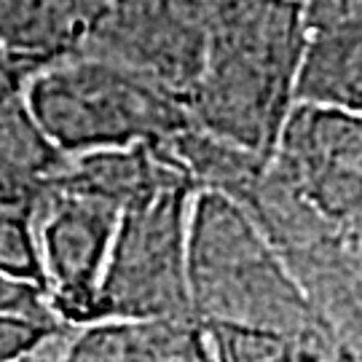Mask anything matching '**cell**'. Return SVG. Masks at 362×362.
<instances>
[{
	"instance_id": "6da1fadb",
	"label": "cell",
	"mask_w": 362,
	"mask_h": 362,
	"mask_svg": "<svg viewBox=\"0 0 362 362\" xmlns=\"http://www.w3.org/2000/svg\"><path fill=\"white\" fill-rule=\"evenodd\" d=\"M303 38L298 0H236L207 38L202 70L185 97L191 124L272 156L293 107Z\"/></svg>"
},
{
	"instance_id": "7a4b0ae2",
	"label": "cell",
	"mask_w": 362,
	"mask_h": 362,
	"mask_svg": "<svg viewBox=\"0 0 362 362\" xmlns=\"http://www.w3.org/2000/svg\"><path fill=\"white\" fill-rule=\"evenodd\" d=\"M185 276L196 325L325 333L276 250L228 196H191Z\"/></svg>"
},
{
	"instance_id": "3957f363",
	"label": "cell",
	"mask_w": 362,
	"mask_h": 362,
	"mask_svg": "<svg viewBox=\"0 0 362 362\" xmlns=\"http://www.w3.org/2000/svg\"><path fill=\"white\" fill-rule=\"evenodd\" d=\"M22 103L65 156L156 145L191 121L175 94L129 67L86 52L35 70Z\"/></svg>"
},
{
	"instance_id": "277c9868",
	"label": "cell",
	"mask_w": 362,
	"mask_h": 362,
	"mask_svg": "<svg viewBox=\"0 0 362 362\" xmlns=\"http://www.w3.org/2000/svg\"><path fill=\"white\" fill-rule=\"evenodd\" d=\"M191 196L180 182L121 209L94 322H196L185 276Z\"/></svg>"
},
{
	"instance_id": "5b68a950",
	"label": "cell",
	"mask_w": 362,
	"mask_h": 362,
	"mask_svg": "<svg viewBox=\"0 0 362 362\" xmlns=\"http://www.w3.org/2000/svg\"><path fill=\"white\" fill-rule=\"evenodd\" d=\"M40 276L54 314L67 327L97 320V287L118 228L121 209L105 199L67 191L54 177L35 199Z\"/></svg>"
},
{
	"instance_id": "8992f818",
	"label": "cell",
	"mask_w": 362,
	"mask_h": 362,
	"mask_svg": "<svg viewBox=\"0 0 362 362\" xmlns=\"http://www.w3.org/2000/svg\"><path fill=\"white\" fill-rule=\"evenodd\" d=\"M269 158L322 215L362 228V113L296 103Z\"/></svg>"
},
{
	"instance_id": "52a82bcc",
	"label": "cell",
	"mask_w": 362,
	"mask_h": 362,
	"mask_svg": "<svg viewBox=\"0 0 362 362\" xmlns=\"http://www.w3.org/2000/svg\"><path fill=\"white\" fill-rule=\"evenodd\" d=\"M105 0H0V46L35 67L78 54Z\"/></svg>"
},
{
	"instance_id": "ba28073f",
	"label": "cell",
	"mask_w": 362,
	"mask_h": 362,
	"mask_svg": "<svg viewBox=\"0 0 362 362\" xmlns=\"http://www.w3.org/2000/svg\"><path fill=\"white\" fill-rule=\"evenodd\" d=\"M204 344L196 322L103 320L73 327L59 362H194Z\"/></svg>"
},
{
	"instance_id": "9c48e42d",
	"label": "cell",
	"mask_w": 362,
	"mask_h": 362,
	"mask_svg": "<svg viewBox=\"0 0 362 362\" xmlns=\"http://www.w3.org/2000/svg\"><path fill=\"white\" fill-rule=\"evenodd\" d=\"M57 180L62 182L67 191L97 196V199L116 204L118 209H127L129 204L167 188V185L185 182L167 161H161L156 156L151 145L105 148V151L67 156L65 167L57 175Z\"/></svg>"
},
{
	"instance_id": "30bf717a",
	"label": "cell",
	"mask_w": 362,
	"mask_h": 362,
	"mask_svg": "<svg viewBox=\"0 0 362 362\" xmlns=\"http://www.w3.org/2000/svg\"><path fill=\"white\" fill-rule=\"evenodd\" d=\"M151 148L191 185V191H212L233 202L245 199L269 161V156L223 140L191 121Z\"/></svg>"
},
{
	"instance_id": "8fae6325",
	"label": "cell",
	"mask_w": 362,
	"mask_h": 362,
	"mask_svg": "<svg viewBox=\"0 0 362 362\" xmlns=\"http://www.w3.org/2000/svg\"><path fill=\"white\" fill-rule=\"evenodd\" d=\"M362 113V25L306 33L293 81V105Z\"/></svg>"
},
{
	"instance_id": "7c38bea8",
	"label": "cell",
	"mask_w": 362,
	"mask_h": 362,
	"mask_svg": "<svg viewBox=\"0 0 362 362\" xmlns=\"http://www.w3.org/2000/svg\"><path fill=\"white\" fill-rule=\"evenodd\" d=\"M65 161L22 100L0 110V209H33Z\"/></svg>"
},
{
	"instance_id": "4fadbf2b",
	"label": "cell",
	"mask_w": 362,
	"mask_h": 362,
	"mask_svg": "<svg viewBox=\"0 0 362 362\" xmlns=\"http://www.w3.org/2000/svg\"><path fill=\"white\" fill-rule=\"evenodd\" d=\"M218 362H344L325 333H290L255 325H199Z\"/></svg>"
},
{
	"instance_id": "5bb4252c",
	"label": "cell",
	"mask_w": 362,
	"mask_h": 362,
	"mask_svg": "<svg viewBox=\"0 0 362 362\" xmlns=\"http://www.w3.org/2000/svg\"><path fill=\"white\" fill-rule=\"evenodd\" d=\"M0 274L43 287L38 236L30 209H0Z\"/></svg>"
},
{
	"instance_id": "9a60e30c",
	"label": "cell",
	"mask_w": 362,
	"mask_h": 362,
	"mask_svg": "<svg viewBox=\"0 0 362 362\" xmlns=\"http://www.w3.org/2000/svg\"><path fill=\"white\" fill-rule=\"evenodd\" d=\"M67 325H52L30 320L22 314H0V362H19L27 354L46 344L54 333L65 330Z\"/></svg>"
},
{
	"instance_id": "2e32d148",
	"label": "cell",
	"mask_w": 362,
	"mask_h": 362,
	"mask_svg": "<svg viewBox=\"0 0 362 362\" xmlns=\"http://www.w3.org/2000/svg\"><path fill=\"white\" fill-rule=\"evenodd\" d=\"M0 314H22L40 322L62 325L43 287L25 279H13L8 274H0Z\"/></svg>"
},
{
	"instance_id": "e0dca14e",
	"label": "cell",
	"mask_w": 362,
	"mask_h": 362,
	"mask_svg": "<svg viewBox=\"0 0 362 362\" xmlns=\"http://www.w3.org/2000/svg\"><path fill=\"white\" fill-rule=\"evenodd\" d=\"M306 33L362 25V0H298Z\"/></svg>"
},
{
	"instance_id": "ac0fdd59",
	"label": "cell",
	"mask_w": 362,
	"mask_h": 362,
	"mask_svg": "<svg viewBox=\"0 0 362 362\" xmlns=\"http://www.w3.org/2000/svg\"><path fill=\"white\" fill-rule=\"evenodd\" d=\"M35 70H40V67L0 46V110L22 100L27 81Z\"/></svg>"
},
{
	"instance_id": "d6986e66",
	"label": "cell",
	"mask_w": 362,
	"mask_h": 362,
	"mask_svg": "<svg viewBox=\"0 0 362 362\" xmlns=\"http://www.w3.org/2000/svg\"><path fill=\"white\" fill-rule=\"evenodd\" d=\"M70 330H73V327H65V330L54 333L46 344H40L33 354H27L25 360H19V362H59L62 349H65V341H67V336H70Z\"/></svg>"
}]
</instances>
